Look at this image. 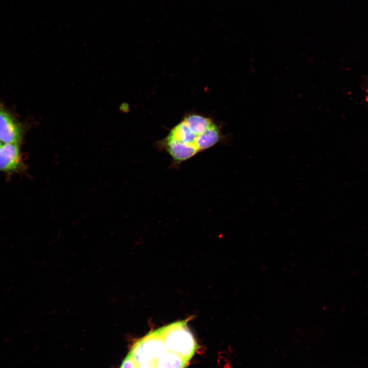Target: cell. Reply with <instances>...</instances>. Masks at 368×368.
Wrapping results in <instances>:
<instances>
[{"label": "cell", "instance_id": "7", "mask_svg": "<svg viewBox=\"0 0 368 368\" xmlns=\"http://www.w3.org/2000/svg\"><path fill=\"white\" fill-rule=\"evenodd\" d=\"M119 110L124 113L128 112L129 110V105L127 103H122L119 106Z\"/></svg>", "mask_w": 368, "mask_h": 368}, {"label": "cell", "instance_id": "2", "mask_svg": "<svg viewBox=\"0 0 368 368\" xmlns=\"http://www.w3.org/2000/svg\"><path fill=\"white\" fill-rule=\"evenodd\" d=\"M168 351L163 338L156 330L149 332L135 342L129 352L140 366L153 365Z\"/></svg>", "mask_w": 368, "mask_h": 368}, {"label": "cell", "instance_id": "5", "mask_svg": "<svg viewBox=\"0 0 368 368\" xmlns=\"http://www.w3.org/2000/svg\"><path fill=\"white\" fill-rule=\"evenodd\" d=\"M189 361L178 354L168 351L153 364L154 368H186Z\"/></svg>", "mask_w": 368, "mask_h": 368}, {"label": "cell", "instance_id": "9", "mask_svg": "<svg viewBox=\"0 0 368 368\" xmlns=\"http://www.w3.org/2000/svg\"><path fill=\"white\" fill-rule=\"evenodd\" d=\"M1 145H2V144H1V142H0V146H1Z\"/></svg>", "mask_w": 368, "mask_h": 368}, {"label": "cell", "instance_id": "1", "mask_svg": "<svg viewBox=\"0 0 368 368\" xmlns=\"http://www.w3.org/2000/svg\"><path fill=\"white\" fill-rule=\"evenodd\" d=\"M188 319L170 324L156 330L163 338L169 351L190 361L198 348L187 326Z\"/></svg>", "mask_w": 368, "mask_h": 368}, {"label": "cell", "instance_id": "4", "mask_svg": "<svg viewBox=\"0 0 368 368\" xmlns=\"http://www.w3.org/2000/svg\"><path fill=\"white\" fill-rule=\"evenodd\" d=\"M19 145L4 144L0 146V171L13 173L24 169Z\"/></svg>", "mask_w": 368, "mask_h": 368}, {"label": "cell", "instance_id": "8", "mask_svg": "<svg viewBox=\"0 0 368 368\" xmlns=\"http://www.w3.org/2000/svg\"><path fill=\"white\" fill-rule=\"evenodd\" d=\"M138 368H154L153 365L144 364L140 365Z\"/></svg>", "mask_w": 368, "mask_h": 368}, {"label": "cell", "instance_id": "3", "mask_svg": "<svg viewBox=\"0 0 368 368\" xmlns=\"http://www.w3.org/2000/svg\"><path fill=\"white\" fill-rule=\"evenodd\" d=\"M26 129L13 116L0 106V142L20 145Z\"/></svg>", "mask_w": 368, "mask_h": 368}, {"label": "cell", "instance_id": "6", "mask_svg": "<svg viewBox=\"0 0 368 368\" xmlns=\"http://www.w3.org/2000/svg\"><path fill=\"white\" fill-rule=\"evenodd\" d=\"M139 366L131 354L129 352L123 359L120 368H138Z\"/></svg>", "mask_w": 368, "mask_h": 368}]
</instances>
